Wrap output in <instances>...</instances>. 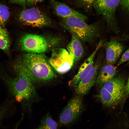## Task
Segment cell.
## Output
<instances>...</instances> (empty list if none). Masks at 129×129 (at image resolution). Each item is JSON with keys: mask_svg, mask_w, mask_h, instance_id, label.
Wrapping results in <instances>:
<instances>
[{"mask_svg": "<svg viewBox=\"0 0 129 129\" xmlns=\"http://www.w3.org/2000/svg\"><path fill=\"white\" fill-rule=\"evenodd\" d=\"M12 66L17 75H25L32 83L48 81L56 77L43 53L22 54L15 59Z\"/></svg>", "mask_w": 129, "mask_h": 129, "instance_id": "obj_1", "label": "cell"}, {"mask_svg": "<svg viewBox=\"0 0 129 129\" xmlns=\"http://www.w3.org/2000/svg\"><path fill=\"white\" fill-rule=\"evenodd\" d=\"M17 75L16 77L12 78L6 73H0V77L5 82L16 100L21 104L23 110L30 113L31 109L29 101L35 93L32 82L24 74Z\"/></svg>", "mask_w": 129, "mask_h": 129, "instance_id": "obj_2", "label": "cell"}, {"mask_svg": "<svg viewBox=\"0 0 129 129\" xmlns=\"http://www.w3.org/2000/svg\"><path fill=\"white\" fill-rule=\"evenodd\" d=\"M63 25L71 33L75 34L84 42L92 43L99 35V28L97 24H88L77 18H63Z\"/></svg>", "mask_w": 129, "mask_h": 129, "instance_id": "obj_3", "label": "cell"}, {"mask_svg": "<svg viewBox=\"0 0 129 129\" xmlns=\"http://www.w3.org/2000/svg\"><path fill=\"white\" fill-rule=\"evenodd\" d=\"M120 0H94L93 7L105 20L108 28L116 33L119 31L115 17L116 11Z\"/></svg>", "mask_w": 129, "mask_h": 129, "instance_id": "obj_4", "label": "cell"}, {"mask_svg": "<svg viewBox=\"0 0 129 129\" xmlns=\"http://www.w3.org/2000/svg\"><path fill=\"white\" fill-rule=\"evenodd\" d=\"M83 109L81 98L78 97H74L68 102L60 114L59 123L62 126L71 125L79 118Z\"/></svg>", "mask_w": 129, "mask_h": 129, "instance_id": "obj_5", "label": "cell"}, {"mask_svg": "<svg viewBox=\"0 0 129 129\" xmlns=\"http://www.w3.org/2000/svg\"><path fill=\"white\" fill-rule=\"evenodd\" d=\"M75 61L73 56L66 50L58 48L53 50L48 61L55 71L59 74H62L67 72L71 69Z\"/></svg>", "mask_w": 129, "mask_h": 129, "instance_id": "obj_6", "label": "cell"}, {"mask_svg": "<svg viewBox=\"0 0 129 129\" xmlns=\"http://www.w3.org/2000/svg\"><path fill=\"white\" fill-rule=\"evenodd\" d=\"M19 45L22 51L27 53L38 54L45 52L48 47L47 42L44 37L30 34L22 36L19 40Z\"/></svg>", "mask_w": 129, "mask_h": 129, "instance_id": "obj_7", "label": "cell"}, {"mask_svg": "<svg viewBox=\"0 0 129 129\" xmlns=\"http://www.w3.org/2000/svg\"><path fill=\"white\" fill-rule=\"evenodd\" d=\"M19 19L24 24L36 27L48 26L51 23L49 18L39 9L35 7L23 10L19 15Z\"/></svg>", "mask_w": 129, "mask_h": 129, "instance_id": "obj_8", "label": "cell"}, {"mask_svg": "<svg viewBox=\"0 0 129 129\" xmlns=\"http://www.w3.org/2000/svg\"><path fill=\"white\" fill-rule=\"evenodd\" d=\"M103 43L102 40L100 41L94 51L81 64L77 73L69 81L68 84L70 86H76L91 70L94 65L96 54L102 46Z\"/></svg>", "mask_w": 129, "mask_h": 129, "instance_id": "obj_9", "label": "cell"}, {"mask_svg": "<svg viewBox=\"0 0 129 129\" xmlns=\"http://www.w3.org/2000/svg\"><path fill=\"white\" fill-rule=\"evenodd\" d=\"M100 64L97 63L88 73L78 84L75 92L79 95L87 94L96 82Z\"/></svg>", "mask_w": 129, "mask_h": 129, "instance_id": "obj_10", "label": "cell"}, {"mask_svg": "<svg viewBox=\"0 0 129 129\" xmlns=\"http://www.w3.org/2000/svg\"><path fill=\"white\" fill-rule=\"evenodd\" d=\"M53 8L57 15L63 18L74 17L85 21L87 17L85 15L71 8L67 5L51 0Z\"/></svg>", "mask_w": 129, "mask_h": 129, "instance_id": "obj_11", "label": "cell"}, {"mask_svg": "<svg viewBox=\"0 0 129 129\" xmlns=\"http://www.w3.org/2000/svg\"><path fill=\"white\" fill-rule=\"evenodd\" d=\"M125 84L123 77L120 76L114 77L104 84L102 87L112 94L122 99L125 93Z\"/></svg>", "mask_w": 129, "mask_h": 129, "instance_id": "obj_12", "label": "cell"}, {"mask_svg": "<svg viewBox=\"0 0 129 129\" xmlns=\"http://www.w3.org/2000/svg\"><path fill=\"white\" fill-rule=\"evenodd\" d=\"M106 49L107 63L113 64L117 62L121 55L124 47L121 43L111 40L107 43Z\"/></svg>", "mask_w": 129, "mask_h": 129, "instance_id": "obj_13", "label": "cell"}, {"mask_svg": "<svg viewBox=\"0 0 129 129\" xmlns=\"http://www.w3.org/2000/svg\"><path fill=\"white\" fill-rule=\"evenodd\" d=\"M71 39L68 44V51L73 56L75 60H79L83 55L84 49L81 40L75 34L71 33Z\"/></svg>", "mask_w": 129, "mask_h": 129, "instance_id": "obj_14", "label": "cell"}, {"mask_svg": "<svg viewBox=\"0 0 129 129\" xmlns=\"http://www.w3.org/2000/svg\"><path fill=\"white\" fill-rule=\"evenodd\" d=\"M116 72V68L113 65L107 63L101 68L96 82L99 85H103L113 78Z\"/></svg>", "mask_w": 129, "mask_h": 129, "instance_id": "obj_15", "label": "cell"}, {"mask_svg": "<svg viewBox=\"0 0 129 129\" xmlns=\"http://www.w3.org/2000/svg\"><path fill=\"white\" fill-rule=\"evenodd\" d=\"M98 97L104 106L112 108L118 105L122 99L109 92L103 87L100 91Z\"/></svg>", "mask_w": 129, "mask_h": 129, "instance_id": "obj_16", "label": "cell"}, {"mask_svg": "<svg viewBox=\"0 0 129 129\" xmlns=\"http://www.w3.org/2000/svg\"><path fill=\"white\" fill-rule=\"evenodd\" d=\"M35 129H58V125L48 112L41 119L39 126Z\"/></svg>", "mask_w": 129, "mask_h": 129, "instance_id": "obj_17", "label": "cell"}, {"mask_svg": "<svg viewBox=\"0 0 129 129\" xmlns=\"http://www.w3.org/2000/svg\"><path fill=\"white\" fill-rule=\"evenodd\" d=\"M10 12L7 7L5 5L0 4V24L1 26L4 25L8 19Z\"/></svg>", "mask_w": 129, "mask_h": 129, "instance_id": "obj_18", "label": "cell"}, {"mask_svg": "<svg viewBox=\"0 0 129 129\" xmlns=\"http://www.w3.org/2000/svg\"><path fill=\"white\" fill-rule=\"evenodd\" d=\"M94 0H76L79 7L87 11L91 10L93 6Z\"/></svg>", "mask_w": 129, "mask_h": 129, "instance_id": "obj_19", "label": "cell"}, {"mask_svg": "<svg viewBox=\"0 0 129 129\" xmlns=\"http://www.w3.org/2000/svg\"><path fill=\"white\" fill-rule=\"evenodd\" d=\"M9 46V37H0V49L7 52L8 50Z\"/></svg>", "mask_w": 129, "mask_h": 129, "instance_id": "obj_20", "label": "cell"}, {"mask_svg": "<svg viewBox=\"0 0 129 129\" xmlns=\"http://www.w3.org/2000/svg\"><path fill=\"white\" fill-rule=\"evenodd\" d=\"M129 49H127L124 53L120 60L117 64L118 66H119L124 63L127 61L129 60Z\"/></svg>", "mask_w": 129, "mask_h": 129, "instance_id": "obj_21", "label": "cell"}, {"mask_svg": "<svg viewBox=\"0 0 129 129\" xmlns=\"http://www.w3.org/2000/svg\"><path fill=\"white\" fill-rule=\"evenodd\" d=\"M119 5L123 9L127 11H129V0H120Z\"/></svg>", "mask_w": 129, "mask_h": 129, "instance_id": "obj_22", "label": "cell"}, {"mask_svg": "<svg viewBox=\"0 0 129 129\" xmlns=\"http://www.w3.org/2000/svg\"><path fill=\"white\" fill-rule=\"evenodd\" d=\"M9 1L11 3L18 4L22 7H25L26 3V0H9Z\"/></svg>", "mask_w": 129, "mask_h": 129, "instance_id": "obj_23", "label": "cell"}, {"mask_svg": "<svg viewBox=\"0 0 129 129\" xmlns=\"http://www.w3.org/2000/svg\"><path fill=\"white\" fill-rule=\"evenodd\" d=\"M1 36L9 37L8 33L7 31L3 28L2 26L0 24V36Z\"/></svg>", "mask_w": 129, "mask_h": 129, "instance_id": "obj_24", "label": "cell"}, {"mask_svg": "<svg viewBox=\"0 0 129 129\" xmlns=\"http://www.w3.org/2000/svg\"><path fill=\"white\" fill-rule=\"evenodd\" d=\"M27 3L31 5L37 3L41 2L43 0H26Z\"/></svg>", "mask_w": 129, "mask_h": 129, "instance_id": "obj_25", "label": "cell"}, {"mask_svg": "<svg viewBox=\"0 0 129 129\" xmlns=\"http://www.w3.org/2000/svg\"><path fill=\"white\" fill-rule=\"evenodd\" d=\"M129 79L128 78L127 81L125 84L124 88V92L127 95H128L129 93Z\"/></svg>", "mask_w": 129, "mask_h": 129, "instance_id": "obj_26", "label": "cell"}]
</instances>
